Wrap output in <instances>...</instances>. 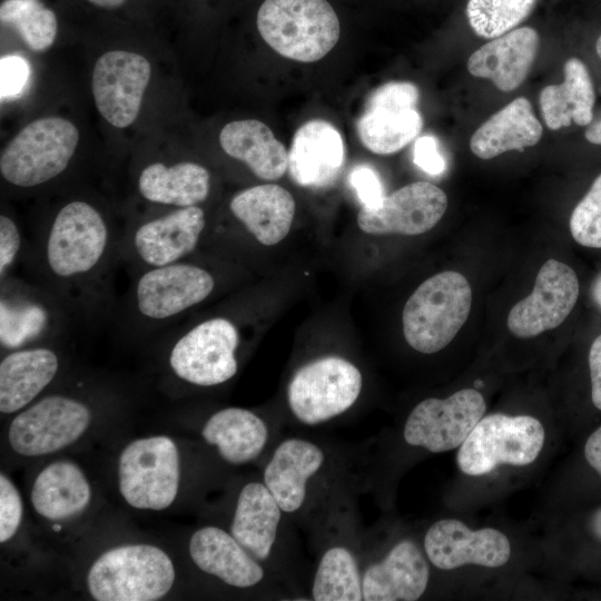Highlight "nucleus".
<instances>
[{
    "mask_svg": "<svg viewBox=\"0 0 601 601\" xmlns=\"http://www.w3.org/2000/svg\"><path fill=\"white\" fill-rule=\"evenodd\" d=\"M472 290L461 273L446 270L424 280L406 300L402 324L407 344L423 354L446 347L466 322Z\"/></svg>",
    "mask_w": 601,
    "mask_h": 601,
    "instance_id": "1",
    "label": "nucleus"
},
{
    "mask_svg": "<svg viewBox=\"0 0 601 601\" xmlns=\"http://www.w3.org/2000/svg\"><path fill=\"white\" fill-rule=\"evenodd\" d=\"M256 23L272 49L300 62L325 57L341 33L338 17L326 0H265Z\"/></svg>",
    "mask_w": 601,
    "mask_h": 601,
    "instance_id": "2",
    "label": "nucleus"
},
{
    "mask_svg": "<svg viewBox=\"0 0 601 601\" xmlns=\"http://www.w3.org/2000/svg\"><path fill=\"white\" fill-rule=\"evenodd\" d=\"M545 440V427L533 415L484 414L457 447L456 465L469 476L487 475L503 465L528 466L538 460Z\"/></svg>",
    "mask_w": 601,
    "mask_h": 601,
    "instance_id": "3",
    "label": "nucleus"
},
{
    "mask_svg": "<svg viewBox=\"0 0 601 601\" xmlns=\"http://www.w3.org/2000/svg\"><path fill=\"white\" fill-rule=\"evenodd\" d=\"M175 581L169 556L149 544L122 545L105 552L91 565L87 584L98 601H154Z\"/></svg>",
    "mask_w": 601,
    "mask_h": 601,
    "instance_id": "4",
    "label": "nucleus"
},
{
    "mask_svg": "<svg viewBox=\"0 0 601 601\" xmlns=\"http://www.w3.org/2000/svg\"><path fill=\"white\" fill-rule=\"evenodd\" d=\"M78 140V129L71 121L61 117L37 119L3 148L1 175L14 186L41 185L67 168Z\"/></svg>",
    "mask_w": 601,
    "mask_h": 601,
    "instance_id": "5",
    "label": "nucleus"
},
{
    "mask_svg": "<svg viewBox=\"0 0 601 601\" xmlns=\"http://www.w3.org/2000/svg\"><path fill=\"white\" fill-rule=\"evenodd\" d=\"M363 386L361 371L339 356H324L299 367L287 386L292 414L305 425H317L349 410Z\"/></svg>",
    "mask_w": 601,
    "mask_h": 601,
    "instance_id": "6",
    "label": "nucleus"
},
{
    "mask_svg": "<svg viewBox=\"0 0 601 601\" xmlns=\"http://www.w3.org/2000/svg\"><path fill=\"white\" fill-rule=\"evenodd\" d=\"M119 490L128 504L141 510H164L179 487V453L168 436L129 443L119 457Z\"/></svg>",
    "mask_w": 601,
    "mask_h": 601,
    "instance_id": "7",
    "label": "nucleus"
},
{
    "mask_svg": "<svg viewBox=\"0 0 601 601\" xmlns=\"http://www.w3.org/2000/svg\"><path fill=\"white\" fill-rule=\"evenodd\" d=\"M109 231L101 214L90 204L75 200L56 215L46 242V260L60 278L93 270L102 260Z\"/></svg>",
    "mask_w": 601,
    "mask_h": 601,
    "instance_id": "8",
    "label": "nucleus"
},
{
    "mask_svg": "<svg viewBox=\"0 0 601 601\" xmlns=\"http://www.w3.org/2000/svg\"><path fill=\"white\" fill-rule=\"evenodd\" d=\"M486 412V402L475 388H462L445 398L428 397L410 412L403 439L430 453L457 449Z\"/></svg>",
    "mask_w": 601,
    "mask_h": 601,
    "instance_id": "9",
    "label": "nucleus"
},
{
    "mask_svg": "<svg viewBox=\"0 0 601 601\" xmlns=\"http://www.w3.org/2000/svg\"><path fill=\"white\" fill-rule=\"evenodd\" d=\"M239 343L236 326L228 319H207L188 331L174 345L169 363L181 380L198 386H214L237 373L235 356Z\"/></svg>",
    "mask_w": 601,
    "mask_h": 601,
    "instance_id": "10",
    "label": "nucleus"
},
{
    "mask_svg": "<svg viewBox=\"0 0 601 601\" xmlns=\"http://www.w3.org/2000/svg\"><path fill=\"white\" fill-rule=\"evenodd\" d=\"M417 101L418 89L412 82L391 81L375 89L356 125L362 144L377 155L403 149L423 127Z\"/></svg>",
    "mask_w": 601,
    "mask_h": 601,
    "instance_id": "11",
    "label": "nucleus"
},
{
    "mask_svg": "<svg viewBox=\"0 0 601 601\" xmlns=\"http://www.w3.org/2000/svg\"><path fill=\"white\" fill-rule=\"evenodd\" d=\"M423 550L428 562L444 571L466 565L497 569L512 555L511 541L504 532L490 526L474 530L453 518L440 519L430 525Z\"/></svg>",
    "mask_w": 601,
    "mask_h": 601,
    "instance_id": "12",
    "label": "nucleus"
},
{
    "mask_svg": "<svg viewBox=\"0 0 601 601\" xmlns=\"http://www.w3.org/2000/svg\"><path fill=\"white\" fill-rule=\"evenodd\" d=\"M89 423L90 412L82 403L51 395L13 418L9 428V442L13 451L21 455H43L75 442Z\"/></svg>",
    "mask_w": 601,
    "mask_h": 601,
    "instance_id": "13",
    "label": "nucleus"
},
{
    "mask_svg": "<svg viewBox=\"0 0 601 601\" xmlns=\"http://www.w3.org/2000/svg\"><path fill=\"white\" fill-rule=\"evenodd\" d=\"M151 73L149 61L125 50L104 53L92 71V95L100 115L112 126L126 128L137 118Z\"/></svg>",
    "mask_w": 601,
    "mask_h": 601,
    "instance_id": "14",
    "label": "nucleus"
},
{
    "mask_svg": "<svg viewBox=\"0 0 601 601\" xmlns=\"http://www.w3.org/2000/svg\"><path fill=\"white\" fill-rule=\"evenodd\" d=\"M579 296L574 270L555 259L540 268L534 288L518 302L508 315V328L516 337L530 338L561 325L573 309Z\"/></svg>",
    "mask_w": 601,
    "mask_h": 601,
    "instance_id": "15",
    "label": "nucleus"
},
{
    "mask_svg": "<svg viewBox=\"0 0 601 601\" xmlns=\"http://www.w3.org/2000/svg\"><path fill=\"white\" fill-rule=\"evenodd\" d=\"M447 208V196L427 181L408 184L385 196L377 208H361L359 229L372 235L415 236L432 229Z\"/></svg>",
    "mask_w": 601,
    "mask_h": 601,
    "instance_id": "16",
    "label": "nucleus"
},
{
    "mask_svg": "<svg viewBox=\"0 0 601 601\" xmlns=\"http://www.w3.org/2000/svg\"><path fill=\"white\" fill-rule=\"evenodd\" d=\"M209 272L191 264L173 263L147 270L136 285L139 313L151 319H166L201 303L213 292Z\"/></svg>",
    "mask_w": 601,
    "mask_h": 601,
    "instance_id": "17",
    "label": "nucleus"
},
{
    "mask_svg": "<svg viewBox=\"0 0 601 601\" xmlns=\"http://www.w3.org/2000/svg\"><path fill=\"white\" fill-rule=\"evenodd\" d=\"M430 562L412 539L397 541L362 572L363 601H415L427 589Z\"/></svg>",
    "mask_w": 601,
    "mask_h": 601,
    "instance_id": "18",
    "label": "nucleus"
},
{
    "mask_svg": "<svg viewBox=\"0 0 601 601\" xmlns=\"http://www.w3.org/2000/svg\"><path fill=\"white\" fill-rule=\"evenodd\" d=\"M324 463V451L308 440L289 437L277 445L264 469L263 482L284 513L293 514L303 508L309 480Z\"/></svg>",
    "mask_w": 601,
    "mask_h": 601,
    "instance_id": "19",
    "label": "nucleus"
},
{
    "mask_svg": "<svg viewBox=\"0 0 601 601\" xmlns=\"http://www.w3.org/2000/svg\"><path fill=\"white\" fill-rule=\"evenodd\" d=\"M344 162V141L332 124L311 120L295 132L288 152V170L298 186L321 188L331 185Z\"/></svg>",
    "mask_w": 601,
    "mask_h": 601,
    "instance_id": "20",
    "label": "nucleus"
},
{
    "mask_svg": "<svg viewBox=\"0 0 601 601\" xmlns=\"http://www.w3.org/2000/svg\"><path fill=\"white\" fill-rule=\"evenodd\" d=\"M539 43L533 28L511 30L475 50L467 60V70L474 77L491 80L501 91H512L526 78Z\"/></svg>",
    "mask_w": 601,
    "mask_h": 601,
    "instance_id": "21",
    "label": "nucleus"
},
{
    "mask_svg": "<svg viewBox=\"0 0 601 601\" xmlns=\"http://www.w3.org/2000/svg\"><path fill=\"white\" fill-rule=\"evenodd\" d=\"M204 227L200 207L176 209L140 225L134 235L135 250L151 267L177 263L195 249Z\"/></svg>",
    "mask_w": 601,
    "mask_h": 601,
    "instance_id": "22",
    "label": "nucleus"
},
{
    "mask_svg": "<svg viewBox=\"0 0 601 601\" xmlns=\"http://www.w3.org/2000/svg\"><path fill=\"white\" fill-rule=\"evenodd\" d=\"M189 554L194 563L228 585L250 588L263 581L265 571L234 536L217 526H205L190 538Z\"/></svg>",
    "mask_w": 601,
    "mask_h": 601,
    "instance_id": "23",
    "label": "nucleus"
},
{
    "mask_svg": "<svg viewBox=\"0 0 601 601\" xmlns=\"http://www.w3.org/2000/svg\"><path fill=\"white\" fill-rule=\"evenodd\" d=\"M233 215L263 245L282 242L292 227L296 204L292 194L275 184L244 189L230 200Z\"/></svg>",
    "mask_w": 601,
    "mask_h": 601,
    "instance_id": "24",
    "label": "nucleus"
},
{
    "mask_svg": "<svg viewBox=\"0 0 601 601\" xmlns=\"http://www.w3.org/2000/svg\"><path fill=\"white\" fill-rule=\"evenodd\" d=\"M283 513L264 482H249L238 495L230 533L263 562L272 554Z\"/></svg>",
    "mask_w": 601,
    "mask_h": 601,
    "instance_id": "25",
    "label": "nucleus"
},
{
    "mask_svg": "<svg viewBox=\"0 0 601 601\" xmlns=\"http://www.w3.org/2000/svg\"><path fill=\"white\" fill-rule=\"evenodd\" d=\"M542 126L524 97L512 100L492 115L472 135L470 148L481 159H492L510 150L522 151L539 142Z\"/></svg>",
    "mask_w": 601,
    "mask_h": 601,
    "instance_id": "26",
    "label": "nucleus"
},
{
    "mask_svg": "<svg viewBox=\"0 0 601 601\" xmlns=\"http://www.w3.org/2000/svg\"><path fill=\"white\" fill-rule=\"evenodd\" d=\"M223 150L245 162L260 179L276 180L288 169V152L273 131L256 119L228 122L219 134Z\"/></svg>",
    "mask_w": 601,
    "mask_h": 601,
    "instance_id": "27",
    "label": "nucleus"
},
{
    "mask_svg": "<svg viewBox=\"0 0 601 601\" xmlns=\"http://www.w3.org/2000/svg\"><path fill=\"white\" fill-rule=\"evenodd\" d=\"M201 436L217 447L226 462L239 465L259 456L267 444L269 432L265 421L254 412L227 407L207 420Z\"/></svg>",
    "mask_w": 601,
    "mask_h": 601,
    "instance_id": "28",
    "label": "nucleus"
},
{
    "mask_svg": "<svg viewBox=\"0 0 601 601\" xmlns=\"http://www.w3.org/2000/svg\"><path fill=\"white\" fill-rule=\"evenodd\" d=\"M58 357L45 347L22 349L0 363V411L13 413L29 404L55 377Z\"/></svg>",
    "mask_w": 601,
    "mask_h": 601,
    "instance_id": "29",
    "label": "nucleus"
},
{
    "mask_svg": "<svg viewBox=\"0 0 601 601\" xmlns=\"http://www.w3.org/2000/svg\"><path fill=\"white\" fill-rule=\"evenodd\" d=\"M564 80L550 85L540 93V107L546 126L558 130L570 126H588L593 120L595 100L593 85L585 65L570 58L563 67Z\"/></svg>",
    "mask_w": 601,
    "mask_h": 601,
    "instance_id": "30",
    "label": "nucleus"
},
{
    "mask_svg": "<svg viewBox=\"0 0 601 601\" xmlns=\"http://www.w3.org/2000/svg\"><path fill=\"white\" fill-rule=\"evenodd\" d=\"M91 496L82 471L72 462L60 461L46 466L31 490L35 510L46 519L58 521L80 513Z\"/></svg>",
    "mask_w": 601,
    "mask_h": 601,
    "instance_id": "31",
    "label": "nucleus"
},
{
    "mask_svg": "<svg viewBox=\"0 0 601 601\" xmlns=\"http://www.w3.org/2000/svg\"><path fill=\"white\" fill-rule=\"evenodd\" d=\"M138 189L151 203L190 207L207 198L210 175L196 162L185 161L174 166L154 162L141 171Z\"/></svg>",
    "mask_w": 601,
    "mask_h": 601,
    "instance_id": "32",
    "label": "nucleus"
},
{
    "mask_svg": "<svg viewBox=\"0 0 601 601\" xmlns=\"http://www.w3.org/2000/svg\"><path fill=\"white\" fill-rule=\"evenodd\" d=\"M362 572L355 554L345 545L327 548L319 558L312 583L315 601H362Z\"/></svg>",
    "mask_w": 601,
    "mask_h": 601,
    "instance_id": "33",
    "label": "nucleus"
},
{
    "mask_svg": "<svg viewBox=\"0 0 601 601\" xmlns=\"http://www.w3.org/2000/svg\"><path fill=\"white\" fill-rule=\"evenodd\" d=\"M0 19L12 26L33 51L47 50L57 36L55 12L38 0H4L0 6Z\"/></svg>",
    "mask_w": 601,
    "mask_h": 601,
    "instance_id": "34",
    "label": "nucleus"
},
{
    "mask_svg": "<svg viewBox=\"0 0 601 601\" xmlns=\"http://www.w3.org/2000/svg\"><path fill=\"white\" fill-rule=\"evenodd\" d=\"M536 0H469L466 17L473 31L493 39L513 30L532 11Z\"/></svg>",
    "mask_w": 601,
    "mask_h": 601,
    "instance_id": "35",
    "label": "nucleus"
},
{
    "mask_svg": "<svg viewBox=\"0 0 601 601\" xmlns=\"http://www.w3.org/2000/svg\"><path fill=\"white\" fill-rule=\"evenodd\" d=\"M570 231L580 245L601 248V175L573 209Z\"/></svg>",
    "mask_w": 601,
    "mask_h": 601,
    "instance_id": "36",
    "label": "nucleus"
},
{
    "mask_svg": "<svg viewBox=\"0 0 601 601\" xmlns=\"http://www.w3.org/2000/svg\"><path fill=\"white\" fill-rule=\"evenodd\" d=\"M30 65L19 56L8 55L0 59L1 100H12L22 96L30 80Z\"/></svg>",
    "mask_w": 601,
    "mask_h": 601,
    "instance_id": "37",
    "label": "nucleus"
},
{
    "mask_svg": "<svg viewBox=\"0 0 601 601\" xmlns=\"http://www.w3.org/2000/svg\"><path fill=\"white\" fill-rule=\"evenodd\" d=\"M22 520V502L20 494L11 481L0 475V542L10 540Z\"/></svg>",
    "mask_w": 601,
    "mask_h": 601,
    "instance_id": "38",
    "label": "nucleus"
},
{
    "mask_svg": "<svg viewBox=\"0 0 601 601\" xmlns=\"http://www.w3.org/2000/svg\"><path fill=\"white\" fill-rule=\"evenodd\" d=\"M349 184L355 189L362 208H377L385 197L378 175L368 166H357L349 174Z\"/></svg>",
    "mask_w": 601,
    "mask_h": 601,
    "instance_id": "39",
    "label": "nucleus"
},
{
    "mask_svg": "<svg viewBox=\"0 0 601 601\" xmlns=\"http://www.w3.org/2000/svg\"><path fill=\"white\" fill-rule=\"evenodd\" d=\"M413 160L416 166L431 176L442 175L446 169L445 158L433 136H423L415 141Z\"/></svg>",
    "mask_w": 601,
    "mask_h": 601,
    "instance_id": "40",
    "label": "nucleus"
},
{
    "mask_svg": "<svg viewBox=\"0 0 601 601\" xmlns=\"http://www.w3.org/2000/svg\"><path fill=\"white\" fill-rule=\"evenodd\" d=\"M21 246V236L16 223L8 216H0V274L4 275L14 262Z\"/></svg>",
    "mask_w": 601,
    "mask_h": 601,
    "instance_id": "41",
    "label": "nucleus"
},
{
    "mask_svg": "<svg viewBox=\"0 0 601 601\" xmlns=\"http://www.w3.org/2000/svg\"><path fill=\"white\" fill-rule=\"evenodd\" d=\"M589 370L591 378V400L601 411V335L592 343L589 351Z\"/></svg>",
    "mask_w": 601,
    "mask_h": 601,
    "instance_id": "42",
    "label": "nucleus"
},
{
    "mask_svg": "<svg viewBox=\"0 0 601 601\" xmlns=\"http://www.w3.org/2000/svg\"><path fill=\"white\" fill-rule=\"evenodd\" d=\"M584 457L588 464L601 477V425L587 439L584 444Z\"/></svg>",
    "mask_w": 601,
    "mask_h": 601,
    "instance_id": "43",
    "label": "nucleus"
},
{
    "mask_svg": "<svg viewBox=\"0 0 601 601\" xmlns=\"http://www.w3.org/2000/svg\"><path fill=\"white\" fill-rule=\"evenodd\" d=\"M584 136L589 142L601 145V116L588 125Z\"/></svg>",
    "mask_w": 601,
    "mask_h": 601,
    "instance_id": "44",
    "label": "nucleus"
},
{
    "mask_svg": "<svg viewBox=\"0 0 601 601\" xmlns=\"http://www.w3.org/2000/svg\"><path fill=\"white\" fill-rule=\"evenodd\" d=\"M589 529L593 536L601 542V508L597 509L590 516Z\"/></svg>",
    "mask_w": 601,
    "mask_h": 601,
    "instance_id": "45",
    "label": "nucleus"
},
{
    "mask_svg": "<svg viewBox=\"0 0 601 601\" xmlns=\"http://www.w3.org/2000/svg\"><path fill=\"white\" fill-rule=\"evenodd\" d=\"M591 295L595 305L601 309V275L592 284Z\"/></svg>",
    "mask_w": 601,
    "mask_h": 601,
    "instance_id": "46",
    "label": "nucleus"
},
{
    "mask_svg": "<svg viewBox=\"0 0 601 601\" xmlns=\"http://www.w3.org/2000/svg\"><path fill=\"white\" fill-rule=\"evenodd\" d=\"M90 3L106 9H115L124 4L126 0H88Z\"/></svg>",
    "mask_w": 601,
    "mask_h": 601,
    "instance_id": "47",
    "label": "nucleus"
},
{
    "mask_svg": "<svg viewBox=\"0 0 601 601\" xmlns=\"http://www.w3.org/2000/svg\"><path fill=\"white\" fill-rule=\"evenodd\" d=\"M595 51L598 53V56L600 57L601 59V36L598 38L597 40V43H595Z\"/></svg>",
    "mask_w": 601,
    "mask_h": 601,
    "instance_id": "48",
    "label": "nucleus"
}]
</instances>
